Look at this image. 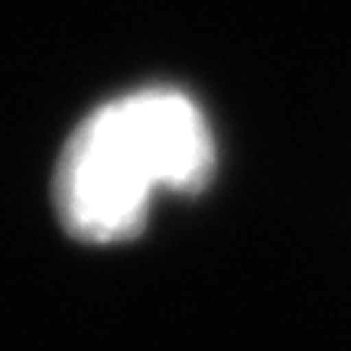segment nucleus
<instances>
[{
  "mask_svg": "<svg viewBox=\"0 0 351 351\" xmlns=\"http://www.w3.org/2000/svg\"><path fill=\"white\" fill-rule=\"evenodd\" d=\"M215 166L212 130L199 104L150 88L104 104L65 143L56 208L85 241H121L143 228L156 189L195 192Z\"/></svg>",
  "mask_w": 351,
  "mask_h": 351,
  "instance_id": "obj_1",
  "label": "nucleus"
}]
</instances>
